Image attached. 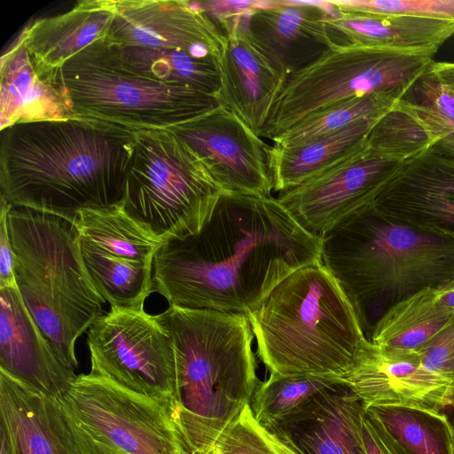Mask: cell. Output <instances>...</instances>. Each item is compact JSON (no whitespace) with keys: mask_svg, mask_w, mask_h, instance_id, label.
I'll use <instances>...</instances> for the list:
<instances>
[{"mask_svg":"<svg viewBox=\"0 0 454 454\" xmlns=\"http://www.w3.org/2000/svg\"><path fill=\"white\" fill-rule=\"evenodd\" d=\"M364 413L363 401L342 379L265 427L301 454H368L363 436Z\"/></svg>","mask_w":454,"mask_h":454,"instance_id":"d6986e66","label":"cell"},{"mask_svg":"<svg viewBox=\"0 0 454 454\" xmlns=\"http://www.w3.org/2000/svg\"><path fill=\"white\" fill-rule=\"evenodd\" d=\"M430 68L441 82L454 93V62L433 61Z\"/></svg>","mask_w":454,"mask_h":454,"instance_id":"b9f144b4","label":"cell"},{"mask_svg":"<svg viewBox=\"0 0 454 454\" xmlns=\"http://www.w3.org/2000/svg\"><path fill=\"white\" fill-rule=\"evenodd\" d=\"M207 451L212 454H301L259 423L250 404Z\"/></svg>","mask_w":454,"mask_h":454,"instance_id":"1f68e13d","label":"cell"},{"mask_svg":"<svg viewBox=\"0 0 454 454\" xmlns=\"http://www.w3.org/2000/svg\"><path fill=\"white\" fill-rule=\"evenodd\" d=\"M366 144L383 155L403 161L428 149L432 139L401 100L374 124Z\"/></svg>","mask_w":454,"mask_h":454,"instance_id":"4dcf8cb0","label":"cell"},{"mask_svg":"<svg viewBox=\"0 0 454 454\" xmlns=\"http://www.w3.org/2000/svg\"><path fill=\"white\" fill-rule=\"evenodd\" d=\"M42 82L67 116L100 121L135 132L171 129L219 106L212 96L133 70L104 38L73 55Z\"/></svg>","mask_w":454,"mask_h":454,"instance_id":"52a82bcc","label":"cell"},{"mask_svg":"<svg viewBox=\"0 0 454 454\" xmlns=\"http://www.w3.org/2000/svg\"><path fill=\"white\" fill-rule=\"evenodd\" d=\"M0 198V289L17 288L13 272L14 255L7 221V215L12 205L4 198Z\"/></svg>","mask_w":454,"mask_h":454,"instance_id":"f35d334b","label":"cell"},{"mask_svg":"<svg viewBox=\"0 0 454 454\" xmlns=\"http://www.w3.org/2000/svg\"><path fill=\"white\" fill-rule=\"evenodd\" d=\"M417 352L427 369L454 382V316Z\"/></svg>","mask_w":454,"mask_h":454,"instance_id":"e575fe53","label":"cell"},{"mask_svg":"<svg viewBox=\"0 0 454 454\" xmlns=\"http://www.w3.org/2000/svg\"><path fill=\"white\" fill-rule=\"evenodd\" d=\"M403 104L429 133L432 139L430 147L454 157V124L410 100H403Z\"/></svg>","mask_w":454,"mask_h":454,"instance_id":"8d00e7d4","label":"cell"},{"mask_svg":"<svg viewBox=\"0 0 454 454\" xmlns=\"http://www.w3.org/2000/svg\"><path fill=\"white\" fill-rule=\"evenodd\" d=\"M436 290L440 302L454 311V283L438 287Z\"/></svg>","mask_w":454,"mask_h":454,"instance_id":"7bdbcfd3","label":"cell"},{"mask_svg":"<svg viewBox=\"0 0 454 454\" xmlns=\"http://www.w3.org/2000/svg\"><path fill=\"white\" fill-rule=\"evenodd\" d=\"M339 14L330 1L283 0L248 12L243 23L248 35L291 74L333 45L325 20Z\"/></svg>","mask_w":454,"mask_h":454,"instance_id":"44dd1931","label":"cell"},{"mask_svg":"<svg viewBox=\"0 0 454 454\" xmlns=\"http://www.w3.org/2000/svg\"><path fill=\"white\" fill-rule=\"evenodd\" d=\"M114 15V0H82L29 24L19 38L37 79L43 82L73 55L105 38Z\"/></svg>","mask_w":454,"mask_h":454,"instance_id":"603a6c76","label":"cell"},{"mask_svg":"<svg viewBox=\"0 0 454 454\" xmlns=\"http://www.w3.org/2000/svg\"><path fill=\"white\" fill-rule=\"evenodd\" d=\"M343 379L364 408L402 405L442 411L454 395V382L427 369L417 351L378 346L366 339Z\"/></svg>","mask_w":454,"mask_h":454,"instance_id":"2e32d148","label":"cell"},{"mask_svg":"<svg viewBox=\"0 0 454 454\" xmlns=\"http://www.w3.org/2000/svg\"><path fill=\"white\" fill-rule=\"evenodd\" d=\"M360 120L335 133L295 148L269 150L273 190L283 192L335 167L366 145L369 132L383 116Z\"/></svg>","mask_w":454,"mask_h":454,"instance_id":"d4e9b609","label":"cell"},{"mask_svg":"<svg viewBox=\"0 0 454 454\" xmlns=\"http://www.w3.org/2000/svg\"><path fill=\"white\" fill-rule=\"evenodd\" d=\"M341 12L404 14L454 23V0H333Z\"/></svg>","mask_w":454,"mask_h":454,"instance_id":"836d02e7","label":"cell"},{"mask_svg":"<svg viewBox=\"0 0 454 454\" xmlns=\"http://www.w3.org/2000/svg\"><path fill=\"white\" fill-rule=\"evenodd\" d=\"M435 50L333 45L288 75L259 134L270 140L317 113L375 93L405 98L431 66Z\"/></svg>","mask_w":454,"mask_h":454,"instance_id":"9c48e42d","label":"cell"},{"mask_svg":"<svg viewBox=\"0 0 454 454\" xmlns=\"http://www.w3.org/2000/svg\"><path fill=\"white\" fill-rule=\"evenodd\" d=\"M135 131L64 116L1 128L0 197L74 223L78 213L122 203Z\"/></svg>","mask_w":454,"mask_h":454,"instance_id":"7a4b0ae2","label":"cell"},{"mask_svg":"<svg viewBox=\"0 0 454 454\" xmlns=\"http://www.w3.org/2000/svg\"><path fill=\"white\" fill-rule=\"evenodd\" d=\"M442 412H443L447 417V419L449 420L454 433V395L450 405L442 411Z\"/></svg>","mask_w":454,"mask_h":454,"instance_id":"f6af8a7d","label":"cell"},{"mask_svg":"<svg viewBox=\"0 0 454 454\" xmlns=\"http://www.w3.org/2000/svg\"><path fill=\"white\" fill-rule=\"evenodd\" d=\"M247 316L270 374L343 378L365 339L348 298L321 262L286 277Z\"/></svg>","mask_w":454,"mask_h":454,"instance_id":"5b68a950","label":"cell"},{"mask_svg":"<svg viewBox=\"0 0 454 454\" xmlns=\"http://www.w3.org/2000/svg\"><path fill=\"white\" fill-rule=\"evenodd\" d=\"M333 44L435 50L454 35V23L404 14L341 12L325 20Z\"/></svg>","mask_w":454,"mask_h":454,"instance_id":"cb8c5ba5","label":"cell"},{"mask_svg":"<svg viewBox=\"0 0 454 454\" xmlns=\"http://www.w3.org/2000/svg\"><path fill=\"white\" fill-rule=\"evenodd\" d=\"M243 18L223 32L227 44L219 63L216 99L259 135L289 74L248 35Z\"/></svg>","mask_w":454,"mask_h":454,"instance_id":"ac0fdd59","label":"cell"},{"mask_svg":"<svg viewBox=\"0 0 454 454\" xmlns=\"http://www.w3.org/2000/svg\"><path fill=\"white\" fill-rule=\"evenodd\" d=\"M121 207L163 242L200 231L226 192L200 155L171 129L135 132Z\"/></svg>","mask_w":454,"mask_h":454,"instance_id":"ba28073f","label":"cell"},{"mask_svg":"<svg viewBox=\"0 0 454 454\" xmlns=\"http://www.w3.org/2000/svg\"><path fill=\"white\" fill-rule=\"evenodd\" d=\"M342 379L324 374H270L258 383L250 407L259 423L270 427Z\"/></svg>","mask_w":454,"mask_h":454,"instance_id":"f546056e","label":"cell"},{"mask_svg":"<svg viewBox=\"0 0 454 454\" xmlns=\"http://www.w3.org/2000/svg\"><path fill=\"white\" fill-rule=\"evenodd\" d=\"M363 436L368 454H411L366 413L363 419Z\"/></svg>","mask_w":454,"mask_h":454,"instance_id":"ab89813d","label":"cell"},{"mask_svg":"<svg viewBox=\"0 0 454 454\" xmlns=\"http://www.w3.org/2000/svg\"><path fill=\"white\" fill-rule=\"evenodd\" d=\"M75 427V425H74ZM88 454H126L108 445L98 442L75 427Z\"/></svg>","mask_w":454,"mask_h":454,"instance_id":"60d3db41","label":"cell"},{"mask_svg":"<svg viewBox=\"0 0 454 454\" xmlns=\"http://www.w3.org/2000/svg\"><path fill=\"white\" fill-rule=\"evenodd\" d=\"M0 454H12L8 436L3 427H0Z\"/></svg>","mask_w":454,"mask_h":454,"instance_id":"ee69618b","label":"cell"},{"mask_svg":"<svg viewBox=\"0 0 454 454\" xmlns=\"http://www.w3.org/2000/svg\"><path fill=\"white\" fill-rule=\"evenodd\" d=\"M274 1L210 0L197 2L198 5L222 30L223 27L251 11L269 7Z\"/></svg>","mask_w":454,"mask_h":454,"instance_id":"74e56055","label":"cell"},{"mask_svg":"<svg viewBox=\"0 0 454 454\" xmlns=\"http://www.w3.org/2000/svg\"><path fill=\"white\" fill-rule=\"evenodd\" d=\"M321 262V239L277 198L224 192L197 233L165 241L153 290L169 305L247 314L295 270Z\"/></svg>","mask_w":454,"mask_h":454,"instance_id":"6da1fadb","label":"cell"},{"mask_svg":"<svg viewBox=\"0 0 454 454\" xmlns=\"http://www.w3.org/2000/svg\"><path fill=\"white\" fill-rule=\"evenodd\" d=\"M114 45L122 61L143 75L184 85L215 98L220 91L219 66L215 61L196 59L178 50Z\"/></svg>","mask_w":454,"mask_h":454,"instance_id":"83f0119b","label":"cell"},{"mask_svg":"<svg viewBox=\"0 0 454 454\" xmlns=\"http://www.w3.org/2000/svg\"><path fill=\"white\" fill-rule=\"evenodd\" d=\"M402 162L366 144L335 167L280 192L277 200L301 227L322 239L352 213L372 203Z\"/></svg>","mask_w":454,"mask_h":454,"instance_id":"4fadbf2b","label":"cell"},{"mask_svg":"<svg viewBox=\"0 0 454 454\" xmlns=\"http://www.w3.org/2000/svg\"><path fill=\"white\" fill-rule=\"evenodd\" d=\"M7 221L20 296L59 360L74 372L76 340L103 315L106 302L83 266L74 225L12 205Z\"/></svg>","mask_w":454,"mask_h":454,"instance_id":"8992f818","label":"cell"},{"mask_svg":"<svg viewBox=\"0 0 454 454\" xmlns=\"http://www.w3.org/2000/svg\"><path fill=\"white\" fill-rule=\"evenodd\" d=\"M77 428L126 454H184L168 409L94 373L76 375L59 397Z\"/></svg>","mask_w":454,"mask_h":454,"instance_id":"30bf717a","label":"cell"},{"mask_svg":"<svg viewBox=\"0 0 454 454\" xmlns=\"http://www.w3.org/2000/svg\"><path fill=\"white\" fill-rule=\"evenodd\" d=\"M365 413L411 454H454V433L442 411L372 405Z\"/></svg>","mask_w":454,"mask_h":454,"instance_id":"4316f807","label":"cell"},{"mask_svg":"<svg viewBox=\"0 0 454 454\" xmlns=\"http://www.w3.org/2000/svg\"><path fill=\"white\" fill-rule=\"evenodd\" d=\"M321 263L348 298L370 341L394 305L454 283V239L402 224L370 203L323 237Z\"/></svg>","mask_w":454,"mask_h":454,"instance_id":"277c9868","label":"cell"},{"mask_svg":"<svg viewBox=\"0 0 454 454\" xmlns=\"http://www.w3.org/2000/svg\"><path fill=\"white\" fill-rule=\"evenodd\" d=\"M175 350L169 408L184 454L210 450L250 404L258 385L246 314L174 305L155 316Z\"/></svg>","mask_w":454,"mask_h":454,"instance_id":"3957f363","label":"cell"},{"mask_svg":"<svg viewBox=\"0 0 454 454\" xmlns=\"http://www.w3.org/2000/svg\"><path fill=\"white\" fill-rule=\"evenodd\" d=\"M171 130L200 155L226 192L270 197V145L234 113L218 106Z\"/></svg>","mask_w":454,"mask_h":454,"instance_id":"5bb4252c","label":"cell"},{"mask_svg":"<svg viewBox=\"0 0 454 454\" xmlns=\"http://www.w3.org/2000/svg\"><path fill=\"white\" fill-rule=\"evenodd\" d=\"M403 98L375 93L354 98L326 108L278 136L272 141L279 148H295L335 133L360 120L382 115Z\"/></svg>","mask_w":454,"mask_h":454,"instance_id":"f1b7e54d","label":"cell"},{"mask_svg":"<svg viewBox=\"0 0 454 454\" xmlns=\"http://www.w3.org/2000/svg\"><path fill=\"white\" fill-rule=\"evenodd\" d=\"M37 77L20 38L7 55L2 57L1 67V128L15 121Z\"/></svg>","mask_w":454,"mask_h":454,"instance_id":"d6a6232c","label":"cell"},{"mask_svg":"<svg viewBox=\"0 0 454 454\" xmlns=\"http://www.w3.org/2000/svg\"><path fill=\"white\" fill-rule=\"evenodd\" d=\"M413 89L417 90V99L410 101L454 124V93L441 82L430 67Z\"/></svg>","mask_w":454,"mask_h":454,"instance_id":"d590c367","label":"cell"},{"mask_svg":"<svg viewBox=\"0 0 454 454\" xmlns=\"http://www.w3.org/2000/svg\"><path fill=\"white\" fill-rule=\"evenodd\" d=\"M0 371L58 398L76 377L59 360L12 287L0 289Z\"/></svg>","mask_w":454,"mask_h":454,"instance_id":"7402d4cb","label":"cell"},{"mask_svg":"<svg viewBox=\"0 0 454 454\" xmlns=\"http://www.w3.org/2000/svg\"><path fill=\"white\" fill-rule=\"evenodd\" d=\"M116 45L184 51L218 64L227 38L197 2L114 0V15L104 38Z\"/></svg>","mask_w":454,"mask_h":454,"instance_id":"9a60e30c","label":"cell"},{"mask_svg":"<svg viewBox=\"0 0 454 454\" xmlns=\"http://www.w3.org/2000/svg\"><path fill=\"white\" fill-rule=\"evenodd\" d=\"M82 262L111 307L144 309L153 290L154 257L164 243L119 206L86 209L74 223Z\"/></svg>","mask_w":454,"mask_h":454,"instance_id":"7c38bea8","label":"cell"},{"mask_svg":"<svg viewBox=\"0 0 454 454\" xmlns=\"http://www.w3.org/2000/svg\"><path fill=\"white\" fill-rule=\"evenodd\" d=\"M427 288L390 308L377 323L371 342L378 346L419 350L452 318L454 311Z\"/></svg>","mask_w":454,"mask_h":454,"instance_id":"484cf974","label":"cell"},{"mask_svg":"<svg viewBox=\"0 0 454 454\" xmlns=\"http://www.w3.org/2000/svg\"><path fill=\"white\" fill-rule=\"evenodd\" d=\"M199 454H212V453L210 451H205V452L199 453Z\"/></svg>","mask_w":454,"mask_h":454,"instance_id":"bcb514c9","label":"cell"},{"mask_svg":"<svg viewBox=\"0 0 454 454\" xmlns=\"http://www.w3.org/2000/svg\"><path fill=\"white\" fill-rule=\"evenodd\" d=\"M91 373L164 404L169 411L176 383L168 333L144 309L111 307L88 329Z\"/></svg>","mask_w":454,"mask_h":454,"instance_id":"8fae6325","label":"cell"},{"mask_svg":"<svg viewBox=\"0 0 454 454\" xmlns=\"http://www.w3.org/2000/svg\"><path fill=\"white\" fill-rule=\"evenodd\" d=\"M372 203L395 222L454 239V157L429 147L403 160Z\"/></svg>","mask_w":454,"mask_h":454,"instance_id":"e0dca14e","label":"cell"},{"mask_svg":"<svg viewBox=\"0 0 454 454\" xmlns=\"http://www.w3.org/2000/svg\"><path fill=\"white\" fill-rule=\"evenodd\" d=\"M0 427L12 454H88L59 399L0 371Z\"/></svg>","mask_w":454,"mask_h":454,"instance_id":"ffe728a7","label":"cell"}]
</instances>
